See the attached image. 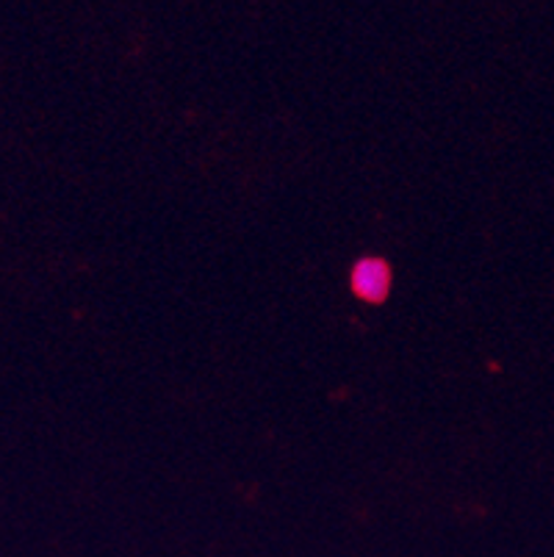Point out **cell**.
I'll list each match as a JSON object with an SVG mask.
<instances>
[{"label":"cell","mask_w":554,"mask_h":557,"mask_svg":"<svg viewBox=\"0 0 554 557\" xmlns=\"http://www.w3.org/2000/svg\"><path fill=\"white\" fill-rule=\"evenodd\" d=\"M391 286V272L383 261L378 258H366L355 267L353 272V288L358 292L364 300L380 302L385 295H389Z\"/></svg>","instance_id":"6da1fadb"}]
</instances>
